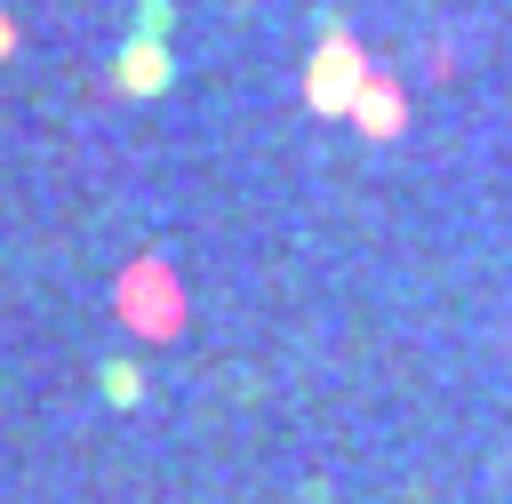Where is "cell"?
Returning a JSON list of instances; mask_svg holds the SVG:
<instances>
[{
  "label": "cell",
  "instance_id": "1",
  "mask_svg": "<svg viewBox=\"0 0 512 504\" xmlns=\"http://www.w3.org/2000/svg\"><path fill=\"white\" fill-rule=\"evenodd\" d=\"M368 80H376V72H368V56H360V48H352V32L328 16V24H320V48L304 56V104H312V112H328V120H344V112L360 104V88H368Z\"/></svg>",
  "mask_w": 512,
  "mask_h": 504
},
{
  "label": "cell",
  "instance_id": "2",
  "mask_svg": "<svg viewBox=\"0 0 512 504\" xmlns=\"http://www.w3.org/2000/svg\"><path fill=\"white\" fill-rule=\"evenodd\" d=\"M176 80V56H168V40H120V56H112V88L120 96H160Z\"/></svg>",
  "mask_w": 512,
  "mask_h": 504
},
{
  "label": "cell",
  "instance_id": "3",
  "mask_svg": "<svg viewBox=\"0 0 512 504\" xmlns=\"http://www.w3.org/2000/svg\"><path fill=\"white\" fill-rule=\"evenodd\" d=\"M352 120H360L368 136H400V120H408V112H400V88H392V80L376 72V80L360 88V104H352Z\"/></svg>",
  "mask_w": 512,
  "mask_h": 504
},
{
  "label": "cell",
  "instance_id": "4",
  "mask_svg": "<svg viewBox=\"0 0 512 504\" xmlns=\"http://www.w3.org/2000/svg\"><path fill=\"white\" fill-rule=\"evenodd\" d=\"M96 392H104L112 408H128V400L144 392V368H136V360H104V368H96Z\"/></svg>",
  "mask_w": 512,
  "mask_h": 504
},
{
  "label": "cell",
  "instance_id": "5",
  "mask_svg": "<svg viewBox=\"0 0 512 504\" xmlns=\"http://www.w3.org/2000/svg\"><path fill=\"white\" fill-rule=\"evenodd\" d=\"M136 32H144V40H168V32H176V8H168V0H136Z\"/></svg>",
  "mask_w": 512,
  "mask_h": 504
},
{
  "label": "cell",
  "instance_id": "6",
  "mask_svg": "<svg viewBox=\"0 0 512 504\" xmlns=\"http://www.w3.org/2000/svg\"><path fill=\"white\" fill-rule=\"evenodd\" d=\"M0 56H16V24L8 16H0Z\"/></svg>",
  "mask_w": 512,
  "mask_h": 504
}]
</instances>
